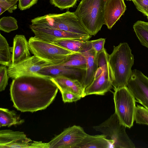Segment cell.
<instances>
[{
    "mask_svg": "<svg viewBox=\"0 0 148 148\" xmlns=\"http://www.w3.org/2000/svg\"><path fill=\"white\" fill-rule=\"evenodd\" d=\"M135 121L136 123L148 125V110L137 104L135 111Z\"/></svg>",
    "mask_w": 148,
    "mask_h": 148,
    "instance_id": "484cf974",
    "label": "cell"
},
{
    "mask_svg": "<svg viewBox=\"0 0 148 148\" xmlns=\"http://www.w3.org/2000/svg\"><path fill=\"white\" fill-rule=\"evenodd\" d=\"M7 66L1 65L0 66V91L5 90L8 84L9 78Z\"/></svg>",
    "mask_w": 148,
    "mask_h": 148,
    "instance_id": "83f0119b",
    "label": "cell"
},
{
    "mask_svg": "<svg viewBox=\"0 0 148 148\" xmlns=\"http://www.w3.org/2000/svg\"><path fill=\"white\" fill-rule=\"evenodd\" d=\"M112 148L111 141L107 139L105 135H90L87 134L82 141L75 148Z\"/></svg>",
    "mask_w": 148,
    "mask_h": 148,
    "instance_id": "d6986e66",
    "label": "cell"
},
{
    "mask_svg": "<svg viewBox=\"0 0 148 148\" xmlns=\"http://www.w3.org/2000/svg\"><path fill=\"white\" fill-rule=\"evenodd\" d=\"M127 0V1H132V0Z\"/></svg>",
    "mask_w": 148,
    "mask_h": 148,
    "instance_id": "836d02e7",
    "label": "cell"
},
{
    "mask_svg": "<svg viewBox=\"0 0 148 148\" xmlns=\"http://www.w3.org/2000/svg\"><path fill=\"white\" fill-rule=\"evenodd\" d=\"M12 53L6 38L0 34V64L9 66L11 64Z\"/></svg>",
    "mask_w": 148,
    "mask_h": 148,
    "instance_id": "603a6c76",
    "label": "cell"
},
{
    "mask_svg": "<svg viewBox=\"0 0 148 148\" xmlns=\"http://www.w3.org/2000/svg\"><path fill=\"white\" fill-rule=\"evenodd\" d=\"M51 64L34 55L13 65L8 66L10 77L13 79L27 75H40L38 72L44 67Z\"/></svg>",
    "mask_w": 148,
    "mask_h": 148,
    "instance_id": "7c38bea8",
    "label": "cell"
},
{
    "mask_svg": "<svg viewBox=\"0 0 148 148\" xmlns=\"http://www.w3.org/2000/svg\"><path fill=\"white\" fill-rule=\"evenodd\" d=\"M61 63L64 66L86 70V58L84 52L75 53L69 55Z\"/></svg>",
    "mask_w": 148,
    "mask_h": 148,
    "instance_id": "7402d4cb",
    "label": "cell"
},
{
    "mask_svg": "<svg viewBox=\"0 0 148 148\" xmlns=\"http://www.w3.org/2000/svg\"><path fill=\"white\" fill-rule=\"evenodd\" d=\"M85 71L66 66L60 63L45 66L38 72V73L52 78L58 76H64L78 79L81 82Z\"/></svg>",
    "mask_w": 148,
    "mask_h": 148,
    "instance_id": "5bb4252c",
    "label": "cell"
},
{
    "mask_svg": "<svg viewBox=\"0 0 148 148\" xmlns=\"http://www.w3.org/2000/svg\"><path fill=\"white\" fill-rule=\"evenodd\" d=\"M147 19H148V17H147Z\"/></svg>",
    "mask_w": 148,
    "mask_h": 148,
    "instance_id": "e575fe53",
    "label": "cell"
},
{
    "mask_svg": "<svg viewBox=\"0 0 148 148\" xmlns=\"http://www.w3.org/2000/svg\"><path fill=\"white\" fill-rule=\"evenodd\" d=\"M38 0H18V7L23 10L29 9L36 4Z\"/></svg>",
    "mask_w": 148,
    "mask_h": 148,
    "instance_id": "d6a6232c",
    "label": "cell"
},
{
    "mask_svg": "<svg viewBox=\"0 0 148 148\" xmlns=\"http://www.w3.org/2000/svg\"><path fill=\"white\" fill-rule=\"evenodd\" d=\"M52 78L60 91H68L78 95L82 97H85V90L78 79L64 76H58Z\"/></svg>",
    "mask_w": 148,
    "mask_h": 148,
    "instance_id": "ac0fdd59",
    "label": "cell"
},
{
    "mask_svg": "<svg viewBox=\"0 0 148 148\" xmlns=\"http://www.w3.org/2000/svg\"><path fill=\"white\" fill-rule=\"evenodd\" d=\"M24 122L14 110H10L8 109L0 108V127L12 125H20Z\"/></svg>",
    "mask_w": 148,
    "mask_h": 148,
    "instance_id": "44dd1931",
    "label": "cell"
},
{
    "mask_svg": "<svg viewBox=\"0 0 148 148\" xmlns=\"http://www.w3.org/2000/svg\"><path fill=\"white\" fill-rule=\"evenodd\" d=\"M133 27L141 44L148 48V22L137 21L134 24Z\"/></svg>",
    "mask_w": 148,
    "mask_h": 148,
    "instance_id": "cb8c5ba5",
    "label": "cell"
},
{
    "mask_svg": "<svg viewBox=\"0 0 148 148\" xmlns=\"http://www.w3.org/2000/svg\"><path fill=\"white\" fill-rule=\"evenodd\" d=\"M127 86L136 101L148 110V77L139 70H132Z\"/></svg>",
    "mask_w": 148,
    "mask_h": 148,
    "instance_id": "4fadbf2b",
    "label": "cell"
},
{
    "mask_svg": "<svg viewBox=\"0 0 148 148\" xmlns=\"http://www.w3.org/2000/svg\"><path fill=\"white\" fill-rule=\"evenodd\" d=\"M98 66L93 81L85 89V97L92 94L103 95L112 88L114 76L109 58L98 63Z\"/></svg>",
    "mask_w": 148,
    "mask_h": 148,
    "instance_id": "ba28073f",
    "label": "cell"
},
{
    "mask_svg": "<svg viewBox=\"0 0 148 148\" xmlns=\"http://www.w3.org/2000/svg\"><path fill=\"white\" fill-rule=\"evenodd\" d=\"M11 50L12 61L10 65L16 64L31 56L28 41L23 35L17 34L15 36Z\"/></svg>",
    "mask_w": 148,
    "mask_h": 148,
    "instance_id": "2e32d148",
    "label": "cell"
},
{
    "mask_svg": "<svg viewBox=\"0 0 148 148\" xmlns=\"http://www.w3.org/2000/svg\"><path fill=\"white\" fill-rule=\"evenodd\" d=\"M32 24L37 26L60 29L84 35H90L75 12L49 14L35 18Z\"/></svg>",
    "mask_w": 148,
    "mask_h": 148,
    "instance_id": "277c9868",
    "label": "cell"
},
{
    "mask_svg": "<svg viewBox=\"0 0 148 148\" xmlns=\"http://www.w3.org/2000/svg\"><path fill=\"white\" fill-rule=\"evenodd\" d=\"M124 0H106L104 10V25L111 29L126 10Z\"/></svg>",
    "mask_w": 148,
    "mask_h": 148,
    "instance_id": "9a60e30c",
    "label": "cell"
},
{
    "mask_svg": "<svg viewBox=\"0 0 148 148\" xmlns=\"http://www.w3.org/2000/svg\"><path fill=\"white\" fill-rule=\"evenodd\" d=\"M115 112L126 127H132L135 121L136 99L127 86L114 89Z\"/></svg>",
    "mask_w": 148,
    "mask_h": 148,
    "instance_id": "52a82bcc",
    "label": "cell"
},
{
    "mask_svg": "<svg viewBox=\"0 0 148 148\" xmlns=\"http://www.w3.org/2000/svg\"><path fill=\"white\" fill-rule=\"evenodd\" d=\"M58 89L50 77L42 75L23 76L13 79L10 94L13 106L17 110L33 112L49 106Z\"/></svg>",
    "mask_w": 148,
    "mask_h": 148,
    "instance_id": "6da1fadb",
    "label": "cell"
},
{
    "mask_svg": "<svg viewBox=\"0 0 148 148\" xmlns=\"http://www.w3.org/2000/svg\"><path fill=\"white\" fill-rule=\"evenodd\" d=\"M28 42L30 51L34 55L51 64L62 62L69 55L75 53L57 45L38 39L34 36L30 38Z\"/></svg>",
    "mask_w": 148,
    "mask_h": 148,
    "instance_id": "8992f818",
    "label": "cell"
},
{
    "mask_svg": "<svg viewBox=\"0 0 148 148\" xmlns=\"http://www.w3.org/2000/svg\"><path fill=\"white\" fill-rule=\"evenodd\" d=\"M18 28L17 21L14 18L10 16H4L0 19V30L9 33L17 29Z\"/></svg>",
    "mask_w": 148,
    "mask_h": 148,
    "instance_id": "d4e9b609",
    "label": "cell"
},
{
    "mask_svg": "<svg viewBox=\"0 0 148 148\" xmlns=\"http://www.w3.org/2000/svg\"><path fill=\"white\" fill-rule=\"evenodd\" d=\"M77 0H50V3L61 10L73 7Z\"/></svg>",
    "mask_w": 148,
    "mask_h": 148,
    "instance_id": "4316f807",
    "label": "cell"
},
{
    "mask_svg": "<svg viewBox=\"0 0 148 148\" xmlns=\"http://www.w3.org/2000/svg\"><path fill=\"white\" fill-rule=\"evenodd\" d=\"M109 62L114 74L112 86L114 89L127 86L134 62V56L128 44L123 42L114 46L112 53L109 55Z\"/></svg>",
    "mask_w": 148,
    "mask_h": 148,
    "instance_id": "7a4b0ae2",
    "label": "cell"
},
{
    "mask_svg": "<svg viewBox=\"0 0 148 148\" xmlns=\"http://www.w3.org/2000/svg\"><path fill=\"white\" fill-rule=\"evenodd\" d=\"M93 127L111 141L112 148L135 147L126 132V127L121 122L115 112L101 123Z\"/></svg>",
    "mask_w": 148,
    "mask_h": 148,
    "instance_id": "5b68a950",
    "label": "cell"
},
{
    "mask_svg": "<svg viewBox=\"0 0 148 148\" xmlns=\"http://www.w3.org/2000/svg\"><path fill=\"white\" fill-rule=\"evenodd\" d=\"M137 10L148 17V0H132Z\"/></svg>",
    "mask_w": 148,
    "mask_h": 148,
    "instance_id": "4dcf8cb0",
    "label": "cell"
},
{
    "mask_svg": "<svg viewBox=\"0 0 148 148\" xmlns=\"http://www.w3.org/2000/svg\"><path fill=\"white\" fill-rule=\"evenodd\" d=\"M84 52L86 58V69L81 82L85 90L93 81L98 66L97 54L93 48L91 47Z\"/></svg>",
    "mask_w": 148,
    "mask_h": 148,
    "instance_id": "e0dca14e",
    "label": "cell"
},
{
    "mask_svg": "<svg viewBox=\"0 0 148 148\" xmlns=\"http://www.w3.org/2000/svg\"><path fill=\"white\" fill-rule=\"evenodd\" d=\"M18 0H0V6L10 13L17 8L16 3Z\"/></svg>",
    "mask_w": 148,
    "mask_h": 148,
    "instance_id": "f1b7e54d",
    "label": "cell"
},
{
    "mask_svg": "<svg viewBox=\"0 0 148 148\" xmlns=\"http://www.w3.org/2000/svg\"><path fill=\"white\" fill-rule=\"evenodd\" d=\"M75 53H82L90 48L89 40L72 39L57 40L52 42Z\"/></svg>",
    "mask_w": 148,
    "mask_h": 148,
    "instance_id": "ffe728a7",
    "label": "cell"
},
{
    "mask_svg": "<svg viewBox=\"0 0 148 148\" xmlns=\"http://www.w3.org/2000/svg\"><path fill=\"white\" fill-rule=\"evenodd\" d=\"M106 0H82L75 12L91 36H95L104 24Z\"/></svg>",
    "mask_w": 148,
    "mask_h": 148,
    "instance_id": "3957f363",
    "label": "cell"
},
{
    "mask_svg": "<svg viewBox=\"0 0 148 148\" xmlns=\"http://www.w3.org/2000/svg\"><path fill=\"white\" fill-rule=\"evenodd\" d=\"M29 27L36 38L51 43L62 39L86 41L91 37L90 35H84L57 29L40 27L32 24Z\"/></svg>",
    "mask_w": 148,
    "mask_h": 148,
    "instance_id": "8fae6325",
    "label": "cell"
},
{
    "mask_svg": "<svg viewBox=\"0 0 148 148\" xmlns=\"http://www.w3.org/2000/svg\"><path fill=\"white\" fill-rule=\"evenodd\" d=\"M62 100L64 103L72 102L79 100L82 97L75 93L66 91H61Z\"/></svg>",
    "mask_w": 148,
    "mask_h": 148,
    "instance_id": "f546056e",
    "label": "cell"
},
{
    "mask_svg": "<svg viewBox=\"0 0 148 148\" xmlns=\"http://www.w3.org/2000/svg\"><path fill=\"white\" fill-rule=\"evenodd\" d=\"M89 41L91 47L97 54L102 51L104 49V45L106 42V38H101Z\"/></svg>",
    "mask_w": 148,
    "mask_h": 148,
    "instance_id": "1f68e13d",
    "label": "cell"
},
{
    "mask_svg": "<svg viewBox=\"0 0 148 148\" xmlns=\"http://www.w3.org/2000/svg\"><path fill=\"white\" fill-rule=\"evenodd\" d=\"M87 134L81 126L74 125L52 138L48 142L49 148H75Z\"/></svg>",
    "mask_w": 148,
    "mask_h": 148,
    "instance_id": "30bf717a",
    "label": "cell"
},
{
    "mask_svg": "<svg viewBox=\"0 0 148 148\" xmlns=\"http://www.w3.org/2000/svg\"><path fill=\"white\" fill-rule=\"evenodd\" d=\"M48 143L33 141L24 132L10 130H0V148H49Z\"/></svg>",
    "mask_w": 148,
    "mask_h": 148,
    "instance_id": "9c48e42d",
    "label": "cell"
}]
</instances>
